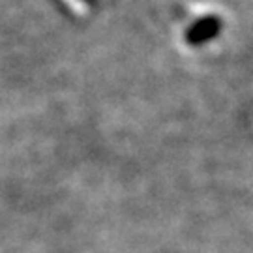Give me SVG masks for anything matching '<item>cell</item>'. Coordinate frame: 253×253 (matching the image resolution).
Here are the masks:
<instances>
[{
    "instance_id": "obj_1",
    "label": "cell",
    "mask_w": 253,
    "mask_h": 253,
    "mask_svg": "<svg viewBox=\"0 0 253 253\" xmlns=\"http://www.w3.org/2000/svg\"><path fill=\"white\" fill-rule=\"evenodd\" d=\"M217 28V23L214 19H205V21H199L195 27L191 28V38L195 40V38H207L210 34H214Z\"/></svg>"
}]
</instances>
